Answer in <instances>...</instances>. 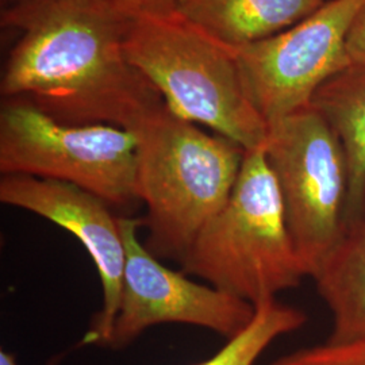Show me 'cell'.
<instances>
[{
    "instance_id": "4fadbf2b",
    "label": "cell",
    "mask_w": 365,
    "mask_h": 365,
    "mask_svg": "<svg viewBox=\"0 0 365 365\" xmlns=\"http://www.w3.org/2000/svg\"><path fill=\"white\" fill-rule=\"evenodd\" d=\"M307 315L277 299L256 306V313L245 330L227 339L218 352L194 365H255L274 339L298 330Z\"/></svg>"
},
{
    "instance_id": "9c48e42d",
    "label": "cell",
    "mask_w": 365,
    "mask_h": 365,
    "mask_svg": "<svg viewBox=\"0 0 365 365\" xmlns=\"http://www.w3.org/2000/svg\"><path fill=\"white\" fill-rule=\"evenodd\" d=\"M0 202L58 225L90 253L103 288V304L81 344L105 346L120 304L126 262L125 240L113 207L78 185L27 175H1Z\"/></svg>"
},
{
    "instance_id": "7a4b0ae2",
    "label": "cell",
    "mask_w": 365,
    "mask_h": 365,
    "mask_svg": "<svg viewBox=\"0 0 365 365\" xmlns=\"http://www.w3.org/2000/svg\"><path fill=\"white\" fill-rule=\"evenodd\" d=\"M137 194L146 206L145 248L182 264L233 192L245 149L172 114L167 106L133 129Z\"/></svg>"
},
{
    "instance_id": "8fae6325",
    "label": "cell",
    "mask_w": 365,
    "mask_h": 365,
    "mask_svg": "<svg viewBox=\"0 0 365 365\" xmlns=\"http://www.w3.org/2000/svg\"><path fill=\"white\" fill-rule=\"evenodd\" d=\"M333 329L329 342L365 339V217L351 225L314 276Z\"/></svg>"
},
{
    "instance_id": "e0dca14e",
    "label": "cell",
    "mask_w": 365,
    "mask_h": 365,
    "mask_svg": "<svg viewBox=\"0 0 365 365\" xmlns=\"http://www.w3.org/2000/svg\"><path fill=\"white\" fill-rule=\"evenodd\" d=\"M63 356H64V354H57V356H54L53 359H51V360L46 363V365L60 364ZM0 365H18V361H16V357L14 356L13 353L7 352V351L1 349V351H0Z\"/></svg>"
},
{
    "instance_id": "9a60e30c",
    "label": "cell",
    "mask_w": 365,
    "mask_h": 365,
    "mask_svg": "<svg viewBox=\"0 0 365 365\" xmlns=\"http://www.w3.org/2000/svg\"><path fill=\"white\" fill-rule=\"evenodd\" d=\"M346 51L351 66L365 69V4L354 16L346 37Z\"/></svg>"
},
{
    "instance_id": "8992f818",
    "label": "cell",
    "mask_w": 365,
    "mask_h": 365,
    "mask_svg": "<svg viewBox=\"0 0 365 365\" xmlns=\"http://www.w3.org/2000/svg\"><path fill=\"white\" fill-rule=\"evenodd\" d=\"M265 156L306 276L318 274L346 230L348 158L339 134L313 106L268 125Z\"/></svg>"
},
{
    "instance_id": "3957f363",
    "label": "cell",
    "mask_w": 365,
    "mask_h": 365,
    "mask_svg": "<svg viewBox=\"0 0 365 365\" xmlns=\"http://www.w3.org/2000/svg\"><path fill=\"white\" fill-rule=\"evenodd\" d=\"M125 54L176 117L245 150L265 143L268 123L249 96L233 51L173 9L130 14Z\"/></svg>"
},
{
    "instance_id": "6da1fadb",
    "label": "cell",
    "mask_w": 365,
    "mask_h": 365,
    "mask_svg": "<svg viewBox=\"0 0 365 365\" xmlns=\"http://www.w3.org/2000/svg\"><path fill=\"white\" fill-rule=\"evenodd\" d=\"M129 15L114 0H14L1 26L19 38L1 96L26 98L60 123L133 130L165 103L125 54Z\"/></svg>"
},
{
    "instance_id": "7c38bea8",
    "label": "cell",
    "mask_w": 365,
    "mask_h": 365,
    "mask_svg": "<svg viewBox=\"0 0 365 365\" xmlns=\"http://www.w3.org/2000/svg\"><path fill=\"white\" fill-rule=\"evenodd\" d=\"M312 106L339 134L349 170L346 229L365 217V69L349 66L315 93Z\"/></svg>"
},
{
    "instance_id": "2e32d148",
    "label": "cell",
    "mask_w": 365,
    "mask_h": 365,
    "mask_svg": "<svg viewBox=\"0 0 365 365\" xmlns=\"http://www.w3.org/2000/svg\"><path fill=\"white\" fill-rule=\"evenodd\" d=\"M114 1L129 14L168 10L173 6V0H114Z\"/></svg>"
},
{
    "instance_id": "52a82bcc",
    "label": "cell",
    "mask_w": 365,
    "mask_h": 365,
    "mask_svg": "<svg viewBox=\"0 0 365 365\" xmlns=\"http://www.w3.org/2000/svg\"><path fill=\"white\" fill-rule=\"evenodd\" d=\"M365 0H327L297 25L235 49L249 96L269 125L312 106L329 80L351 66L346 37Z\"/></svg>"
},
{
    "instance_id": "5b68a950",
    "label": "cell",
    "mask_w": 365,
    "mask_h": 365,
    "mask_svg": "<svg viewBox=\"0 0 365 365\" xmlns=\"http://www.w3.org/2000/svg\"><path fill=\"white\" fill-rule=\"evenodd\" d=\"M0 173L69 182L113 209L141 202L133 131L60 123L21 96L3 98L0 106Z\"/></svg>"
},
{
    "instance_id": "277c9868",
    "label": "cell",
    "mask_w": 365,
    "mask_h": 365,
    "mask_svg": "<svg viewBox=\"0 0 365 365\" xmlns=\"http://www.w3.org/2000/svg\"><path fill=\"white\" fill-rule=\"evenodd\" d=\"M182 267L255 307L299 286L306 274L264 145L245 150L232 195L196 237Z\"/></svg>"
},
{
    "instance_id": "5bb4252c",
    "label": "cell",
    "mask_w": 365,
    "mask_h": 365,
    "mask_svg": "<svg viewBox=\"0 0 365 365\" xmlns=\"http://www.w3.org/2000/svg\"><path fill=\"white\" fill-rule=\"evenodd\" d=\"M269 365H365V339L329 342L298 349Z\"/></svg>"
},
{
    "instance_id": "30bf717a",
    "label": "cell",
    "mask_w": 365,
    "mask_h": 365,
    "mask_svg": "<svg viewBox=\"0 0 365 365\" xmlns=\"http://www.w3.org/2000/svg\"><path fill=\"white\" fill-rule=\"evenodd\" d=\"M327 0H173L172 9L235 51L297 25Z\"/></svg>"
},
{
    "instance_id": "ba28073f",
    "label": "cell",
    "mask_w": 365,
    "mask_h": 365,
    "mask_svg": "<svg viewBox=\"0 0 365 365\" xmlns=\"http://www.w3.org/2000/svg\"><path fill=\"white\" fill-rule=\"evenodd\" d=\"M119 225L126 262L120 304L105 348L125 349L160 324L205 327L226 341L248 327L256 313L253 304L167 268L138 238L143 218L119 217Z\"/></svg>"
}]
</instances>
